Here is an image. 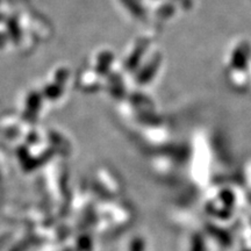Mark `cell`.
<instances>
[{"label":"cell","mask_w":251,"mask_h":251,"mask_svg":"<svg viewBox=\"0 0 251 251\" xmlns=\"http://www.w3.org/2000/svg\"><path fill=\"white\" fill-rule=\"evenodd\" d=\"M9 238V234H1L0 235V249L5 246L6 242L8 241Z\"/></svg>","instance_id":"obj_1"},{"label":"cell","mask_w":251,"mask_h":251,"mask_svg":"<svg viewBox=\"0 0 251 251\" xmlns=\"http://www.w3.org/2000/svg\"><path fill=\"white\" fill-rule=\"evenodd\" d=\"M41 251H59L57 244H51V246H46L45 248H42Z\"/></svg>","instance_id":"obj_2"}]
</instances>
